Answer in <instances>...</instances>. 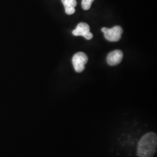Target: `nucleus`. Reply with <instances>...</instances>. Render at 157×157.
I'll return each mask as SVG.
<instances>
[{
  "mask_svg": "<svg viewBox=\"0 0 157 157\" xmlns=\"http://www.w3.org/2000/svg\"><path fill=\"white\" fill-rule=\"evenodd\" d=\"M157 150V135L154 132H148L141 137L136 147L138 157H154Z\"/></svg>",
  "mask_w": 157,
  "mask_h": 157,
  "instance_id": "nucleus-1",
  "label": "nucleus"
},
{
  "mask_svg": "<svg viewBox=\"0 0 157 157\" xmlns=\"http://www.w3.org/2000/svg\"><path fill=\"white\" fill-rule=\"evenodd\" d=\"M101 31L104 34L105 38L107 40L112 42L119 41L123 33V29L119 26H115L110 29L102 28L101 29Z\"/></svg>",
  "mask_w": 157,
  "mask_h": 157,
  "instance_id": "nucleus-2",
  "label": "nucleus"
},
{
  "mask_svg": "<svg viewBox=\"0 0 157 157\" xmlns=\"http://www.w3.org/2000/svg\"><path fill=\"white\" fill-rule=\"evenodd\" d=\"M88 61V57L86 54L82 52L76 53L72 58V63L76 72L78 73L82 72L85 69V65Z\"/></svg>",
  "mask_w": 157,
  "mask_h": 157,
  "instance_id": "nucleus-3",
  "label": "nucleus"
},
{
  "mask_svg": "<svg viewBox=\"0 0 157 157\" xmlns=\"http://www.w3.org/2000/svg\"><path fill=\"white\" fill-rule=\"evenodd\" d=\"M90 30V26L87 23L81 22L78 23L72 33L75 36H83L86 39L91 40L93 37V35Z\"/></svg>",
  "mask_w": 157,
  "mask_h": 157,
  "instance_id": "nucleus-4",
  "label": "nucleus"
},
{
  "mask_svg": "<svg viewBox=\"0 0 157 157\" xmlns=\"http://www.w3.org/2000/svg\"><path fill=\"white\" fill-rule=\"evenodd\" d=\"M123 52L122 51L116 50L111 52L107 56V61L110 66H115L119 64L123 59Z\"/></svg>",
  "mask_w": 157,
  "mask_h": 157,
  "instance_id": "nucleus-5",
  "label": "nucleus"
},
{
  "mask_svg": "<svg viewBox=\"0 0 157 157\" xmlns=\"http://www.w3.org/2000/svg\"><path fill=\"white\" fill-rule=\"evenodd\" d=\"M64 6L65 13L67 15H72L75 12V7L77 6L76 0H61Z\"/></svg>",
  "mask_w": 157,
  "mask_h": 157,
  "instance_id": "nucleus-6",
  "label": "nucleus"
},
{
  "mask_svg": "<svg viewBox=\"0 0 157 157\" xmlns=\"http://www.w3.org/2000/svg\"><path fill=\"white\" fill-rule=\"evenodd\" d=\"M94 0H82V6L84 10H89Z\"/></svg>",
  "mask_w": 157,
  "mask_h": 157,
  "instance_id": "nucleus-7",
  "label": "nucleus"
}]
</instances>
